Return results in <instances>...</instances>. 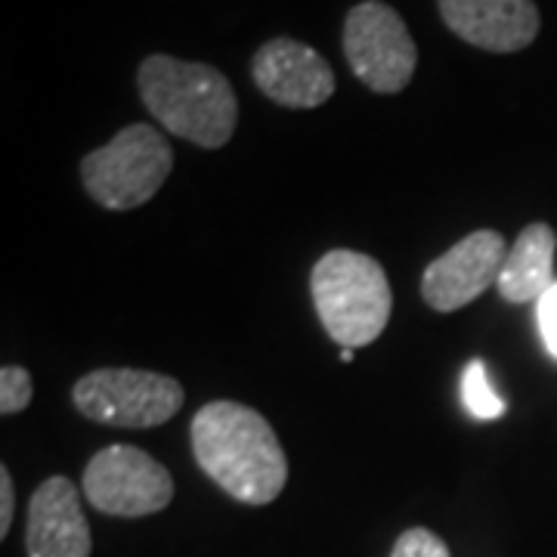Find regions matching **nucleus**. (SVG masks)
Instances as JSON below:
<instances>
[{"instance_id": "1", "label": "nucleus", "mask_w": 557, "mask_h": 557, "mask_svg": "<svg viewBox=\"0 0 557 557\" xmlns=\"http://www.w3.org/2000/svg\"><path fill=\"white\" fill-rule=\"evenodd\" d=\"M193 456L220 490L242 505H270L288 483V458L258 409L236 399L201 406L193 428Z\"/></svg>"}, {"instance_id": "2", "label": "nucleus", "mask_w": 557, "mask_h": 557, "mask_svg": "<svg viewBox=\"0 0 557 557\" xmlns=\"http://www.w3.org/2000/svg\"><path fill=\"white\" fill-rule=\"evenodd\" d=\"M139 97L168 134L201 149H220L236 134L239 100L230 78L205 62L146 57L137 72Z\"/></svg>"}, {"instance_id": "3", "label": "nucleus", "mask_w": 557, "mask_h": 557, "mask_svg": "<svg viewBox=\"0 0 557 557\" xmlns=\"http://www.w3.org/2000/svg\"><path fill=\"white\" fill-rule=\"evenodd\" d=\"M310 295L325 335L347 350L379 341L394 310V292L384 267L350 248L325 251L317 260L310 273Z\"/></svg>"}, {"instance_id": "4", "label": "nucleus", "mask_w": 557, "mask_h": 557, "mask_svg": "<svg viewBox=\"0 0 557 557\" xmlns=\"http://www.w3.org/2000/svg\"><path fill=\"white\" fill-rule=\"evenodd\" d=\"M174 171V149L149 124H127L81 161L87 196L109 211H134L156 199Z\"/></svg>"}, {"instance_id": "5", "label": "nucleus", "mask_w": 557, "mask_h": 557, "mask_svg": "<svg viewBox=\"0 0 557 557\" xmlns=\"http://www.w3.org/2000/svg\"><path fill=\"white\" fill-rule=\"evenodd\" d=\"M75 409L94 424L156 428L183 409V384L146 369H94L72 387Z\"/></svg>"}, {"instance_id": "6", "label": "nucleus", "mask_w": 557, "mask_h": 557, "mask_svg": "<svg viewBox=\"0 0 557 557\" xmlns=\"http://www.w3.org/2000/svg\"><path fill=\"white\" fill-rule=\"evenodd\" d=\"M344 57L375 94H399L416 75L418 47L394 7L362 0L344 20Z\"/></svg>"}, {"instance_id": "7", "label": "nucleus", "mask_w": 557, "mask_h": 557, "mask_svg": "<svg viewBox=\"0 0 557 557\" xmlns=\"http://www.w3.org/2000/svg\"><path fill=\"white\" fill-rule=\"evenodd\" d=\"M84 496L112 518L159 515L174 498L171 471L137 446H106L84 468Z\"/></svg>"}, {"instance_id": "8", "label": "nucleus", "mask_w": 557, "mask_h": 557, "mask_svg": "<svg viewBox=\"0 0 557 557\" xmlns=\"http://www.w3.org/2000/svg\"><path fill=\"white\" fill-rule=\"evenodd\" d=\"M508 242L496 230H478L456 242L446 255L428 263L421 276V298L437 313L461 310L496 285Z\"/></svg>"}, {"instance_id": "9", "label": "nucleus", "mask_w": 557, "mask_h": 557, "mask_svg": "<svg viewBox=\"0 0 557 557\" xmlns=\"http://www.w3.org/2000/svg\"><path fill=\"white\" fill-rule=\"evenodd\" d=\"M251 75L267 100L285 109H319L335 94V72L325 57L295 38L267 40L255 53Z\"/></svg>"}, {"instance_id": "10", "label": "nucleus", "mask_w": 557, "mask_h": 557, "mask_svg": "<svg viewBox=\"0 0 557 557\" xmlns=\"http://www.w3.org/2000/svg\"><path fill=\"white\" fill-rule=\"evenodd\" d=\"M446 28L486 53H520L539 38L533 0H437Z\"/></svg>"}, {"instance_id": "11", "label": "nucleus", "mask_w": 557, "mask_h": 557, "mask_svg": "<svg viewBox=\"0 0 557 557\" xmlns=\"http://www.w3.org/2000/svg\"><path fill=\"white\" fill-rule=\"evenodd\" d=\"M28 557H90L94 539L81 508L78 486L69 478L40 483L28 505Z\"/></svg>"}, {"instance_id": "12", "label": "nucleus", "mask_w": 557, "mask_h": 557, "mask_svg": "<svg viewBox=\"0 0 557 557\" xmlns=\"http://www.w3.org/2000/svg\"><path fill=\"white\" fill-rule=\"evenodd\" d=\"M557 236L548 223H530L520 230L515 245L508 248L502 273H498V295L508 304H539L542 295L555 285Z\"/></svg>"}, {"instance_id": "13", "label": "nucleus", "mask_w": 557, "mask_h": 557, "mask_svg": "<svg viewBox=\"0 0 557 557\" xmlns=\"http://www.w3.org/2000/svg\"><path fill=\"white\" fill-rule=\"evenodd\" d=\"M461 403L465 409L480 421H496L505 416V399L498 397L493 381H490V369L483 359H471L461 372Z\"/></svg>"}, {"instance_id": "14", "label": "nucleus", "mask_w": 557, "mask_h": 557, "mask_svg": "<svg viewBox=\"0 0 557 557\" xmlns=\"http://www.w3.org/2000/svg\"><path fill=\"white\" fill-rule=\"evenodd\" d=\"M32 397H35V381L28 375V369L3 366L0 369V412L16 416L22 409H28Z\"/></svg>"}, {"instance_id": "15", "label": "nucleus", "mask_w": 557, "mask_h": 557, "mask_svg": "<svg viewBox=\"0 0 557 557\" xmlns=\"http://www.w3.org/2000/svg\"><path fill=\"white\" fill-rule=\"evenodd\" d=\"M391 557H449V548L437 533H431L424 527H412L397 539Z\"/></svg>"}, {"instance_id": "16", "label": "nucleus", "mask_w": 557, "mask_h": 557, "mask_svg": "<svg viewBox=\"0 0 557 557\" xmlns=\"http://www.w3.org/2000/svg\"><path fill=\"white\" fill-rule=\"evenodd\" d=\"M536 322L539 335L545 341V350L557 359V282L536 304Z\"/></svg>"}, {"instance_id": "17", "label": "nucleus", "mask_w": 557, "mask_h": 557, "mask_svg": "<svg viewBox=\"0 0 557 557\" xmlns=\"http://www.w3.org/2000/svg\"><path fill=\"white\" fill-rule=\"evenodd\" d=\"M13 511H16V486H13V474H10L7 465H0V539H7V533H10Z\"/></svg>"}, {"instance_id": "18", "label": "nucleus", "mask_w": 557, "mask_h": 557, "mask_svg": "<svg viewBox=\"0 0 557 557\" xmlns=\"http://www.w3.org/2000/svg\"><path fill=\"white\" fill-rule=\"evenodd\" d=\"M341 362H354V350H347V347H341Z\"/></svg>"}]
</instances>
